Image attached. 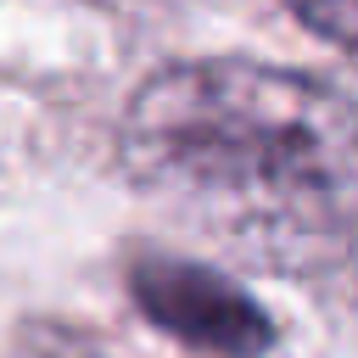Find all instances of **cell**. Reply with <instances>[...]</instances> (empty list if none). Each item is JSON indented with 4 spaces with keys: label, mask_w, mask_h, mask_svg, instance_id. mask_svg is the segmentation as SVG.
Masks as SVG:
<instances>
[{
    "label": "cell",
    "mask_w": 358,
    "mask_h": 358,
    "mask_svg": "<svg viewBox=\"0 0 358 358\" xmlns=\"http://www.w3.org/2000/svg\"><path fill=\"white\" fill-rule=\"evenodd\" d=\"M285 11L336 50H358V0H285Z\"/></svg>",
    "instance_id": "3"
},
{
    "label": "cell",
    "mask_w": 358,
    "mask_h": 358,
    "mask_svg": "<svg viewBox=\"0 0 358 358\" xmlns=\"http://www.w3.org/2000/svg\"><path fill=\"white\" fill-rule=\"evenodd\" d=\"M28 341H34V358H101V352L78 347L73 336H56V330H34Z\"/></svg>",
    "instance_id": "4"
},
{
    "label": "cell",
    "mask_w": 358,
    "mask_h": 358,
    "mask_svg": "<svg viewBox=\"0 0 358 358\" xmlns=\"http://www.w3.org/2000/svg\"><path fill=\"white\" fill-rule=\"evenodd\" d=\"M117 157L168 224L229 263L324 274L358 252V106L313 73L168 62L129 95Z\"/></svg>",
    "instance_id": "1"
},
{
    "label": "cell",
    "mask_w": 358,
    "mask_h": 358,
    "mask_svg": "<svg viewBox=\"0 0 358 358\" xmlns=\"http://www.w3.org/2000/svg\"><path fill=\"white\" fill-rule=\"evenodd\" d=\"M134 308L168 330L185 347L218 352V358H257L274 341L268 313L218 268L185 263V257H134L129 268Z\"/></svg>",
    "instance_id": "2"
}]
</instances>
